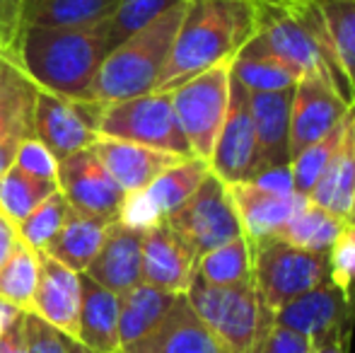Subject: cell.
<instances>
[{
	"label": "cell",
	"instance_id": "1",
	"mask_svg": "<svg viewBox=\"0 0 355 353\" xmlns=\"http://www.w3.org/2000/svg\"><path fill=\"white\" fill-rule=\"evenodd\" d=\"M109 51V19L85 27L22 24L15 61L39 89L89 102V87Z\"/></svg>",
	"mask_w": 355,
	"mask_h": 353
},
{
	"label": "cell",
	"instance_id": "2",
	"mask_svg": "<svg viewBox=\"0 0 355 353\" xmlns=\"http://www.w3.org/2000/svg\"><path fill=\"white\" fill-rule=\"evenodd\" d=\"M257 27V0H187L155 92H169L218 63L232 61Z\"/></svg>",
	"mask_w": 355,
	"mask_h": 353
},
{
	"label": "cell",
	"instance_id": "3",
	"mask_svg": "<svg viewBox=\"0 0 355 353\" xmlns=\"http://www.w3.org/2000/svg\"><path fill=\"white\" fill-rule=\"evenodd\" d=\"M187 0L162 12L148 27L138 29L109 51L89 87V102L107 104L155 92L172 51Z\"/></svg>",
	"mask_w": 355,
	"mask_h": 353
},
{
	"label": "cell",
	"instance_id": "4",
	"mask_svg": "<svg viewBox=\"0 0 355 353\" xmlns=\"http://www.w3.org/2000/svg\"><path fill=\"white\" fill-rule=\"evenodd\" d=\"M184 295L196 315L234 353H252L263 332L273 325V315L263 307L254 281L237 286H213L193 276Z\"/></svg>",
	"mask_w": 355,
	"mask_h": 353
},
{
	"label": "cell",
	"instance_id": "5",
	"mask_svg": "<svg viewBox=\"0 0 355 353\" xmlns=\"http://www.w3.org/2000/svg\"><path fill=\"white\" fill-rule=\"evenodd\" d=\"M97 131L104 138L138 143L179 157H193L169 92H148L141 97L99 104Z\"/></svg>",
	"mask_w": 355,
	"mask_h": 353
},
{
	"label": "cell",
	"instance_id": "6",
	"mask_svg": "<svg viewBox=\"0 0 355 353\" xmlns=\"http://www.w3.org/2000/svg\"><path fill=\"white\" fill-rule=\"evenodd\" d=\"M327 278L329 255L300 250L281 237L254 247V288L271 315Z\"/></svg>",
	"mask_w": 355,
	"mask_h": 353
},
{
	"label": "cell",
	"instance_id": "7",
	"mask_svg": "<svg viewBox=\"0 0 355 353\" xmlns=\"http://www.w3.org/2000/svg\"><path fill=\"white\" fill-rule=\"evenodd\" d=\"M232 61L218 63L208 71L193 76L191 80L169 89L174 114L189 141L193 157L208 160L215 138L223 128L230 104V83H232Z\"/></svg>",
	"mask_w": 355,
	"mask_h": 353
},
{
	"label": "cell",
	"instance_id": "8",
	"mask_svg": "<svg viewBox=\"0 0 355 353\" xmlns=\"http://www.w3.org/2000/svg\"><path fill=\"white\" fill-rule=\"evenodd\" d=\"M164 223L187 242L191 255L196 257V264L201 257L218 250L225 242L244 237L237 208L230 196V187L220 182L213 172L203 179L193 196Z\"/></svg>",
	"mask_w": 355,
	"mask_h": 353
},
{
	"label": "cell",
	"instance_id": "9",
	"mask_svg": "<svg viewBox=\"0 0 355 353\" xmlns=\"http://www.w3.org/2000/svg\"><path fill=\"white\" fill-rule=\"evenodd\" d=\"M351 97L327 71H309L295 83L290 102V155H297L331 131L351 109Z\"/></svg>",
	"mask_w": 355,
	"mask_h": 353
},
{
	"label": "cell",
	"instance_id": "10",
	"mask_svg": "<svg viewBox=\"0 0 355 353\" xmlns=\"http://www.w3.org/2000/svg\"><path fill=\"white\" fill-rule=\"evenodd\" d=\"M99 104L37 89L34 97V136L56 160L87 150L99 138Z\"/></svg>",
	"mask_w": 355,
	"mask_h": 353
},
{
	"label": "cell",
	"instance_id": "11",
	"mask_svg": "<svg viewBox=\"0 0 355 353\" xmlns=\"http://www.w3.org/2000/svg\"><path fill=\"white\" fill-rule=\"evenodd\" d=\"M56 184L75 211L109 223L119 221L126 191L89 148L58 160Z\"/></svg>",
	"mask_w": 355,
	"mask_h": 353
},
{
	"label": "cell",
	"instance_id": "12",
	"mask_svg": "<svg viewBox=\"0 0 355 353\" xmlns=\"http://www.w3.org/2000/svg\"><path fill=\"white\" fill-rule=\"evenodd\" d=\"M208 165L213 175L227 187L247 182L257 172V136H254L249 92L237 80L230 83L227 114L215 138Z\"/></svg>",
	"mask_w": 355,
	"mask_h": 353
},
{
	"label": "cell",
	"instance_id": "13",
	"mask_svg": "<svg viewBox=\"0 0 355 353\" xmlns=\"http://www.w3.org/2000/svg\"><path fill=\"white\" fill-rule=\"evenodd\" d=\"M355 317V300L346 295L331 278L285 302L273 312V325L307 336L312 344L336 332H351Z\"/></svg>",
	"mask_w": 355,
	"mask_h": 353
},
{
	"label": "cell",
	"instance_id": "14",
	"mask_svg": "<svg viewBox=\"0 0 355 353\" xmlns=\"http://www.w3.org/2000/svg\"><path fill=\"white\" fill-rule=\"evenodd\" d=\"M39 276L34 288V312L44 322L61 332L66 339L78 341L80 336V307H83V286L80 273L66 264L37 252Z\"/></svg>",
	"mask_w": 355,
	"mask_h": 353
},
{
	"label": "cell",
	"instance_id": "15",
	"mask_svg": "<svg viewBox=\"0 0 355 353\" xmlns=\"http://www.w3.org/2000/svg\"><path fill=\"white\" fill-rule=\"evenodd\" d=\"M119 353H234L196 315L187 295H177L172 310L145 339L123 346Z\"/></svg>",
	"mask_w": 355,
	"mask_h": 353
},
{
	"label": "cell",
	"instance_id": "16",
	"mask_svg": "<svg viewBox=\"0 0 355 353\" xmlns=\"http://www.w3.org/2000/svg\"><path fill=\"white\" fill-rule=\"evenodd\" d=\"M193 276L196 257L167 223L162 221L143 230V283L182 295L191 286Z\"/></svg>",
	"mask_w": 355,
	"mask_h": 353
},
{
	"label": "cell",
	"instance_id": "17",
	"mask_svg": "<svg viewBox=\"0 0 355 353\" xmlns=\"http://www.w3.org/2000/svg\"><path fill=\"white\" fill-rule=\"evenodd\" d=\"M230 196L237 208L242 232L252 247L281 237L283 227L293 218L304 196L300 193H271L254 182H239L230 187Z\"/></svg>",
	"mask_w": 355,
	"mask_h": 353
},
{
	"label": "cell",
	"instance_id": "18",
	"mask_svg": "<svg viewBox=\"0 0 355 353\" xmlns=\"http://www.w3.org/2000/svg\"><path fill=\"white\" fill-rule=\"evenodd\" d=\"M85 273L116 295L143 283V230L114 221Z\"/></svg>",
	"mask_w": 355,
	"mask_h": 353
},
{
	"label": "cell",
	"instance_id": "19",
	"mask_svg": "<svg viewBox=\"0 0 355 353\" xmlns=\"http://www.w3.org/2000/svg\"><path fill=\"white\" fill-rule=\"evenodd\" d=\"M293 87L276 89V92H249L254 136H257V172L268 170V167L290 165V160H293V155H290Z\"/></svg>",
	"mask_w": 355,
	"mask_h": 353
},
{
	"label": "cell",
	"instance_id": "20",
	"mask_svg": "<svg viewBox=\"0 0 355 353\" xmlns=\"http://www.w3.org/2000/svg\"><path fill=\"white\" fill-rule=\"evenodd\" d=\"M89 150L102 160V165L109 170V175L116 179V184L126 193L148 189L167 167L184 160V157L172 155V153L155 150V148L148 146H138V143L116 141V138L104 136H99Z\"/></svg>",
	"mask_w": 355,
	"mask_h": 353
},
{
	"label": "cell",
	"instance_id": "21",
	"mask_svg": "<svg viewBox=\"0 0 355 353\" xmlns=\"http://www.w3.org/2000/svg\"><path fill=\"white\" fill-rule=\"evenodd\" d=\"M309 201L327 208L343 223L353 225L355 218V102L348 112L346 133L341 138L336 155L331 157L317 187L309 193Z\"/></svg>",
	"mask_w": 355,
	"mask_h": 353
},
{
	"label": "cell",
	"instance_id": "22",
	"mask_svg": "<svg viewBox=\"0 0 355 353\" xmlns=\"http://www.w3.org/2000/svg\"><path fill=\"white\" fill-rule=\"evenodd\" d=\"M37 89L15 56L0 53V141H24L34 136Z\"/></svg>",
	"mask_w": 355,
	"mask_h": 353
},
{
	"label": "cell",
	"instance_id": "23",
	"mask_svg": "<svg viewBox=\"0 0 355 353\" xmlns=\"http://www.w3.org/2000/svg\"><path fill=\"white\" fill-rule=\"evenodd\" d=\"M83 307H80L78 344L92 353H119V295L80 273Z\"/></svg>",
	"mask_w": 355,
	"mask_h": 353
},
{
	"label": "cell",
	"instance_id": "24",
	"mask_svg": "<svg viewBox=\"0 0 355 353\" xmlns=\"http://www.w3.org/2000/svg\"><path fill=\"white\" fill-rule=\"evenodd\" d=\"M109 225H112L109 221L85 216V213L71 208L63 227L53 235V240L42 252H46L49 257H53V259L73 268V271L85 273L87 266L92 264V259L97 257L99 247H102L104 237H107Z\"/></svg>",
	"mask_w": 355,
	"mask_h": 353
},
{
	"label": "cell",
	"instance_id": "25",
	"mask_svg": "<svg viewBox=\"0 0 355 353\" xmlns=\"http://www.w3.org/2000/svg\"><path fill=\"white\" fill-rule=\"evenodd\" d=\"M177 295L150 283H138L136 288L119 295V351L145 339L172 310Z\"/></svg>",
	"mask_w": 355,
	"mask_h": 353
},
{
	"label": "cell",
	"instance_id": "26",
	"mask_svg": "<svg viewBox=\"0 0 355 353\" xmlns=\"http://www.w3.org/2000/svg\"><path fill=\"white\" fill-rule=\"evenodd\" d=\"M119 0H19L22 24L42 27H85L114 15Z\"/></svg>",
	"mask_w": 355,
	"mask_h": 353
},
{
	"label": "cell",
	"instance_id": "27",
	"mask_svg": "<svg viewBox=\"0 0 355 353\" xmlns=\"http://www.w3.org/2000/svg\"><path fill=\"white\" fill-rule=\"evenodd\" d=\"M208 175H211L208 160L184 157L177 165L167 167L148 189H143V193L150 206H153L155 216L159 221H167L179 206H184L193 196V191L201 187Z\"/></svg>",
	"mask_w": 355,
	"mask_h": 353
},
{
	"label": "cell",
	"instance_id": "28",
	"mask_svg": "<svg viewBox=\"0 0 355 353\" xmlns=\"http://www.w3.org/2000/svg\"><path fill=\"white\" fill-rule=\"evenodd\" d=\"M232 80H237L247 92H276L297 83L293 71L283 66L254 34L239 53L232 58Z\"/></svg>",
	"mask_w": 355,
	"mask_h": 353
},
{
	"label": "cell",
	"instance_id": "29",
	"mask_svg": "<svg viewBox=\"0 0 355 353\" xmlns=\"http://www.w3.org/2000/svg\"><path fill=\"white\" fill-rule=\"evenodd\" d=\"M346 225L348 223H343L341 218H336L334 213H329L327 208L317 206V203L304 196L302 201H300V206L295 208L288 225L283 227L281 240L300 247V250L329 255L334 242L338 240V235H341Z\"/></svg>",
	"mask_w": 355,
	"mask_h": 353
},
{
	"label": "cell",
	"instance_id": "30",
	"mask_svg": "<svg viewBox=\"0 0 355 353\" xmlns=\"http://www.w3.org/2000/svg\"><path fill=\"white\" fill-rule=\"evenodd\" d=\"M338 76L355 102V0H317Z\"/></svg>",
	"mask_w": 355,
	"mask_h": 353
},
{
	"label": "cell",
	"instance_id": "31",
	"mask_svg": "<svg viewBox=\"0 0 355 353\" xmlns=\"http://www.w3.org/2000/svg\"><path fill=\"white\" fill-rule=\"evenodd\" d=\"M56 191H58V184L53 179L34 177L12 162L5 170V175L0 177V213L12 225H17L39 203L46 201Z\"/></svg>",
	"mask_w": 355,
	"mask_h": 353
},
{
	"label": "cell",
	"instance_id": "32",
	"mask_svg": "<svg viewBox=\"0 0 355 353\" xmlns=\"http://www.w3.org/2000/svg\"><path fill=\"white\" fill-rule=\"evenodd\" d=\"M37 276H39L37 252L17 237L8 261L0 268V300L15 305L24 315H32Z\"/></svg>",
	"mask_w": 355,
	"mask_h": 353
},
{
	"label": "cell",
	"instance_id": "33",
	"mask_svg": "<svg viewBox=\"0 0 355 353\" xmlns=\"http://www.w3.org/2000/svg\"><path fill=\"white\" fill-rule=\"evenodd\" d=\"M196 276L213 286H237L254 281V247L247 237L225 242L196 264Z\"/></svg>",
	"mask_w": 355,
	"mask_h": 353
},
{
	"label": "cell",
	"instance_id": "34",
	"mask_svg": "<svg viewBox=\"0 0 355 353\" xmlns=\"http://www.w3.org/2000/svg\"><path fill=\"white\" fill-rule=\"evenodd\" d=\"M348 112H351V109H348ZM346 123H348V114L341 119V123H336V126L327 133V136L319 138L312 146H307L302 153H297V155L290 160L295 193H300V196H309V193H312L319 177L324 175V170L329 167L331 157L336 155L338 146H341V138H343V133H346Z\"/></svg>",
	"mask_w": 355,
	"mask_h": 353
},
{
	"label": "cell",
	"instance_id": "35",
	"mask_svg": "<svg viewBox=\"0 0 355 353\" xmlns=\"http://www.w3.org/2000/svg\"><path fill=\"white\" fill-rule=\"evenodd\" d=\"M68 213H71V203L66 201L61 191H56L46 201L39 203L24 221H19L15 225V232L27 247H32L34 252H42L63 227Z\"/></svg>",
	"mask_w": 355,
	"mask_h": 353
},
{
	"label": "cell",
	"instance_id": "36",
	"mask_svg": "<svg viewBox=\"0 0 355 353\" xmlns=\"http://www.w3.org/2000/svg\"><path fill=\"white\" fill-rule=\"evenodd\" d=\"M177 3H182V0H119L116 10L109 17L112 49L119 46L131 34H136L138 29L148 27L153 19H157L159 15L167 12Z\"/></svg>",
	"mask_w": 355,
	"mask_h": 353
},
{
	"label": "cell",
	"instance_id": "37",
	"mask_svg": "<svg viewBox=\"0 0 355 353\" xmlns=\"http://www.w3.org/2000/svg\"><path fill=\"white\" fill-rule=\"evenodd\" d=\"M331 281L355 300V225H346L329 252Z\"/></svg>",
	"mask_w": 355,
	"mask_h": 353
},
{
	"label": "cell",
	"instance_id": "38",
	"mask_svg": "<svg viewBox=\"0 0 355 353\" xmlns=\"http://www.w3.org/2000/svg\"><path fill=\"white\" fill-rule=\"evenodd\" d=\"M15 165L22 167L24 172H29V175H34V177L53 179V182H56L58 160L51 155V150H49L37 136H29L19 143L17 153H15Z\"/></svg>",
	"mask_w": 355,
	"mask_h": 353
},
{
	"label": "cell",
	"instance_id": "39",
	"mask_svg": "<svg viewBox=\"0 0 355 353\" xmlns=\"http://www.w3.org/2000/svg\"><path fill=\"white\" fill-rule=\"evenodd\" d=\"M27 353H68V339L37 315H24Z\"/></svg>",
	"mask_w": 355,
	"mask_h": 353
},
{
	"label": "cell",
	"instance_id": "40",
	"mask_svg": "<svg viewBox=\"0 0 355 353\" xmlns=\"http://www.w3.org/2000/svg\"><path fill=\"white\" fill-rule=\"evenodd\" d=\"M252 353H312V341L281 325H271Z\"/></svg>",
	"mask_w": 355,
	"mask_h": 353
},
{
	"label": "cell",
	"instance_id": "41",
	"mask_svg": "<svg viewBox=\"0 0 355 353\" xmlns=\"http://www.w3.org/2000/svg\"><path fill=\"white\" fill-rule=\"evenodd\" d=\"M22 29L19 19V0H0V53L15 56V44Z\"/></svg>",
	"mask_w": 355,
	"mask_h": 353
},
{
	"label": "cell",
	"instance_id": "42",
	"mask_svg": "<svg viewBox=\"0 0 355 353\" xmlns=\"http://www.w3.org/2000/svg\"><path fill=\"white\" fill-rule=\"evenodd\" d=\"M247 182H254L257 187H261L263 191H271V193H295L293 170H290V165L268 167V170L257 172V175L252 179H247Z\"/></svg>",
	"mask_w": 355,
	"mask_h": 353
},
{
	"label": "cell",
	"instance_id": "43",
	"mask_svg": "<svg viewBox=\"0 0 355 353\" xmlns=\"http://www.w3.org/2000/svg\"><path fill=\"white\" fill-rule=\"evenodd\" d=\"M0 353H27V339H24V315L0 336Z\"/></svg>",
	"mask_w": 355,
	"mask_h": 353
},
{
	"label": "cell",
	"instance_id": "44",
	"mask_svg": "<svg viewBox=\"0 0 355 353\" xmlns=\"http://www.w3.org/2000/svg\"><path fill=\"white\" fill-rule=\"evenodd\" d=\"M348 339H351V332L329 334L327 339L312 344V353H348Z\"/></svg>",
	"mask_w": 355,
	"mask_h": 353
},
{
	"label": "cell",
	"instance_id": "45",
	"mask_svg": "<svg viewBox=\"0 0 355 353\" xmlns=\"http://www.w3.org/2000/svg\"><path fill=\"white\" fill-rule=\"evenodd\" d=\"M15 240H17L15 225L0 213V268H3V264L8 261L10 252H12V247H15Z\"/></svg>",
	"mask_w": 355,
	"mask_h": 353
},
{
	"label": "cell",
	"instance_id": "46",
	"mask_svg": "<svg viewBox=\"0 0 355 353\" xmlns=\"http://www.w3.org/2000/svg\"><path fill=\"white\" fill-rule=\"evenodd\" d=\"M22 315H24V312H19L15 305H10V302L0 300V336H3L5 332H8L10 327H12L15 322H17Z\"/></svg>",
	"mask_w": 355,
	"mask_h": 353
},
{
	"label": "cell",
	"instance_id": "47",
	"mask_svg": "<svg viewBox=\"0 0 355 353\" xmlns=\"http://www.w3.org/2000/svg\"><path fill=\"white\" fill-rule=\"evenodd\" d=\"M19 143L22 141H0V177H3L5 170L15 162V153H17Z\"/></svg>",
	"mask_w": 355,
	"mask_h": 353
},
{
	"label": "cell",
	"instance_id": "48",
	"mask_svg": "<svg viewBox=\"0 0 355 353\" xmlns=\"http://www.w3.org/2000/svg\"><path fill=\"white\" fill-rule=\"evenodd\" d=\"M353 225H355V218H353Z\"/></svg>",
	"mask_w": 355,
	"mask_h": 353
}]
</instances>
